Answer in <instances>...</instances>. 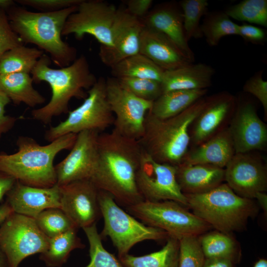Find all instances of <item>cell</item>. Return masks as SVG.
Masks as SVG:
<instances>
[{"instance_id": "1", "label": "cell", "mask_w": 267, "mask_h": 267, "mask_svg": "<svg viewBox=\"0 0 267 267\" xmlns=\"http://www.w3.org/2000/svg\"><path fill=\"white\" fill-rule=\"evenodd\" d=\"M98 150L97 163L90 179L97 188L125 208L144 200L136 183L142 150L138 141L112 130L99 134Z\"/></svg>"}, {"instance_id": "2", "label": "cell", "mask_w": 267, "mask_h": 267, "mask_svg": "<svg viewBox=\"0 0 267 267\" xmlns=\"http://www.w3.org/2000/svg\"><path fill=\"white\" fill-rule=\"evenodd\" d=\"M51 62L50 57L44 53L30 73L34 82H46L51 89L50 101L31 112L33 119L44 124H49L54 117L68 113L70 100L86 98L87 92L84 90L90 89L97 81L83 54L70 65L60 69L51 68Z\"/></svg>"}, {"instance_id": "3", "label": "cell", "mask_w": 267, "mask_h": 267, "mask_svg": "<svg viewBox=\"0 0 267 267\" xmlns=\"http://www.w3.org/2000/svg\"><path fill=\"white\" fill-rule=\"evenodd\" d=\"M78 6L44 12L29 11L15 4L5 12L12 30L23 44L37 45L50 55L56 65L63 68L77 59L76 48L63 41L61 34L68 17L77 10Z\"/></svg>"}, {"instance_id": "4", "label": "cell", "mask_w": 267, "mask_h": 267, "mask_svg": "<svg viewBox=\"0 0 267 267\" xmlns=\"http://www.w3.org/2000/svg\"><path fill=\"white\" fill-rule=\"evenodd\" d=\"M76 137L67 134L42 145L31 137L20 136L16 152L0 153V172L25 185L51 187L56 184L54 160L61 151L71 149Z\"/></svg>"}, {"instance_id": "5", "label": "cell", "mask_w": 267, "mask_h": 267, "mask_svg": "<svg viewBox=\"0 0 267 267\" xmlns=\"http://www.w3.org/2000/svg\"><path fill=\"white\" fill-rule=\"evenodd\" d=\"M210 96L203 97L179 114L165 119L149 112L144 132L138 140L142 149L155 161L177 166L189 150L190 127L208 103Z\"/></svg>"}, {"instance_id": "6", "label": "cell", "mask_w": 267, "mask_h": 267, "mask_svg": "<svg viewBox=\"0 0 267 267\" xmlns=\"http://www.w3.org/2000/svg\"><path fill=\"white\" fill-rule=\"evenodd\" d=\"M184 195L192 213L222 232L244 229L249 218L258 214L253 199L238 195L226 183L205 193Z\"/></svg>"}, {"instance_id": "7", "label": "cell", "mask_w": 267, "mask_h": 267, "mask_svg": "<svg viewBox=\"0 0 267 267\" xmlns=\"http://www.w3.org/2000/svg\"><path fill=\"white\" fill-rule=\"evenodd\" d=\"M98 201L104 226L101 238L109 237L119 259L129 254L136 244L146 240H161L170 236L165 231L145 225L125 212L106 192L99 190Z\"/></svg>"}, {"instance_id": "8", "label": "cell", "mask_w": 267, "mask_h": 267, "mask_svg": "<svg viewBox=\"0 0 267 267\" xmlns=\"http://www.w3.org/2000/svg\"><path fill=\"white\" fill-rule=\"evenodd\" d=\"M125 209L145 225L163 230L178 240L187 236H200L212 228L184 206L172 200H143Z\"/></svg>"}, {"instance_id": "9", "label": "cell", "mask_w": 267, "mask_h": 267, "mask_svg": "<svg viewBox=\"0 0 267 267\" xmlns=\"http://www.w3.org/2000/svg\"><path fill=\"white\" fill-rule=\"evenodd\" d=\"M78 107L68 112L67 118L50 127L45 139L51 142L63 135L85 131H105L113 125L114 117L107 101L106 80L99 78L88 90L87 96Z\"/></svg>"}, {"instance_id": "10", "label": "cell", "mask_w": 267, "mask_h": 267, "mask_svg": "<svg viewBox=\"0 0 267 267\" xmlns=\"http://www.w3.org/2000/svg\"><path fill=\"white\" fill-rule=\"evenodd\" d=\"M48 242L32 218L13 212L0 225V246L9 267H18L26 258L43 253Z\"/></svg>"}, {"instance_id": "11", "label": "cell", "mask_w": 267, "mask_h": 267, "mask_svg": "<svg viewBox=\"0 0 267 267\" xmlns=\"http://www.w3.org/2000/svg\"><path fill=\"white\" fill-rule=\"evenodd\" d=\"M106 93L114 115L113 130L127 137L139 140L143 134L146 115L153 102L136 97L114 77L106 80Z\"/></svg>"}, {"instance_id": "12", "label": "cell", "mask_w": 267, "mask_h": 267, "mask_svg": "<svg viewBox=\"0 0 267 267\" xmlns=\"http://www.w3.org/2000/svg\"><path fill=\"white\" fill-rule=\"evenodd\" d=\"M117 8L101 0H83L77 10L68 17L62 36L74 34L77 40L85 35L95 38L101 45H112L111 33Z\"/></svg>"}, {"instance_id": "13", "label": "cell", "mask_w": 267, "mask_h": 267, "mask_svg": "<svg viewBox=\"0 0 267 267\" xmlns=\"http://www.w3.org/2000/svg\"><path fill=\"white\" fill-rule=\"evenodd\" d=\"M142 150L136 183L143 200H172L187 207V198L177 181L176 166L157 162Z\"/></svg>"}, {"instance_id": "14", "label": "cell", "mask_w": 267, "mask_h": 267, "mask_svg": "<svg viewBox=\"0 0 267 267\" xmlns=\"http://www.w3.org/2000/svg\"><path fill=\"white\" fill-rule=\"evenodd\" d=\"M99 134L95 131H85L77 134L69 153L54 166L58 185L91 179L98 161Z\"/></svg>"}, {"instance_id": "15", "label": "cell", "mask_w": 267, "mask_h": 267, "mask_svg": "<svg viewBox=\"0 0 267 267\" xmlns=\"http://www.w3.org/2000/svg\"><path fill=\"white\" fill-rule=\"evenodd\" d=\"M60 189V208L77 228L96 223L101 216L99 190L90 179L75 181Z\"/></svg>"}, {"instance_id": "16", "label": "cell", "mask_w": 267, "mask_h": 267, "mask_svg": "<svg viewBox=\"0 0 267 267\" xmlns=\"http://www.w3.org/2000/svg\"><path fill=\"white\" fill-rule=\"evenodd\" d=\"M144 27L142 20L130 14L125 8L117 9L112 28V45H100L101 62L111 67L123 59L139 53V40Z\"/></svg>"}, {"instance_id": "17", "label": "cell", "mask_w": 267, "mask_h": 267, "mask_svg": "<svg viewBox=\"0 0 267 267\" xmlns=\"http://www.w3.org/2000/svg\"><path fill=\"white\" fill-rule=\"evenodd\" d=\"M224 169L226 183L238 195L253 199L266 191V166L249 152L235 153Z\"/></svg>"}, {"instance_id": "18", "label": "cell", "mask_w": 267, "mask_h": 267, "mask_svg": "<svg viewBox=\"0 0 267 267\" xmlns=\"http://www.w3.org/2000/svg\"><path fill=\"white\" fill-rule=\"evenodd\" d=\"M235 153H248L265 149L267 144L266 125L259 118L249 101H238L228 128Z\"/></svg>"}, {"instance_id": "19", "label": "cell", "mask_w": 267, "mask_h": 267, "mask_svg": "<svg viewBox=\"0 0 267 267\" xmlns=\"http://www.w3.org/2000/svg\"><path fill=\"white\" fill-rule=\"evenodd\" d=\"M236 105V98L229 92L210 96L208 103L190 127V142L198 145L220 131L222 125L233 115Z\"/></svg>"}, {"instance_id": "20", "label": "cell", "mask_w": 267, "mask_h": 267, "mask_svg": "<svg viewBox=\"0 0 267 267\" xmlns=\"http://www.w3.org/2000/svg\"><path fill=\"white\" fill-rule=\"evenodd\" d=\"M6 197V202L13 212L33 219L45 209L60 208V189L57 184L44 188L25 185L16 181Z\"/></svg>"}, {"instance_id": "21", "label": "cell", "mask_w": 267, "mask_h": 267, "mask_svg": "<svg viewBox=\"0 0 267 267\" xmlns=\"http://www.w3.org/2000/svg\"><path fill=\"white\" fill-rule=\"evenodd\" d=\"M139 53L164 71L192 63L166 36L145 26L140 37Z\"/></svg>"}, {"instance_id": "22", "label": "cell", "mask_w": 267, "mask_h": 267, "mask_svg": "<svg viewBox=\"0 0 267 267\" xmlns=\"http://www.w3.org/2000/svg\"><path fill=\"white\" fill-rule=\"evenodd\" d=\"M144 26L161 33L171 40L192 63L194 54L188 43L183 29L180 7L174 3L159 5L142 19Z\"/></svg>"}, {"instance_id": "23", "label": "cell", "mask_w": 267, "mask_h": 267, "mask_svg": "<svg viewBox=\"0 0 267 267\" xmlns=\"http://www.w3.org/2000/svg\"><path fill=\"white\" fill-rule=\"evenodd\" d=\"M235 154L228 128L222 129L201 144L188 150L181 163L209 164L224 168Z\"/></svg>"}, {"instance_id": "24", "label": "cell", "mask_w": 267, "mask_h": 267, "mask_svg": "<svg viewBox=\"0 0 267 267\" xmlns=\"http://www.w3.org/2000/svg\"><path fill=\"white\" fill-rule=\"evenodd\" d=\"M176 167L177 181L184 194L206 192L224 180V168L214 165L181 163Z\"/></svg>"}, {"instance_id": "25", "label": "cell", "mask_w": 267, "mask_h": 267, "mask_svg": "<svg viewBox=\"0 0 267 267\" xmlns=\"http://www.w3.org/2000/svg\"><path fill=\"white\" fill-rule=\"evenodd\" d=\"M215 74L211 66L202 63L188 64L164 71L161 81L163 92L177 90L207 89L212 85Z\"/></svg>"}, {"instance_id": "26", "label": "cell", "mask_w": 267, "mask_h": 267, "mask_svg": "<svg viewBox=\"0 0 267 267\" xmlns=\"http://www.w3.org/2000/svg\"><path fill=\"white\" fill-rule=\"evenodd\" d=\"M33 82L28 73L0 74V90L15 105L24 103L34 107L45 102V98L34 89Z\"/></svg>"}, {"instance_id": "27", "label": "cell", "mask_w": 267, "mask_h": 267, "mask_svg": "<svg viewBox=\"0 0 267 267\" xmlns=\"http://www.w3.org/2000/svg\"><path fill=\"white\" fill-rule=\"evenodd\" d=\"M207 92V89L177 90L164 92L153 102L149 112L161 119L175 116L204 97Z\"/></svg>"}, {"instance_id": "28", "label": "cell", "mask_w": 267, "mask_h": 267, "mask_svg": "<svg viewBox=\"0 0 267 267\" xmlns=\"http://www.w3.org/2000/svg\"><path fill=\"white\" fill-rule=\"evenodd\" d=\"M119 261L124 267H178L179 240L169 237L158 251L141 256L128 254Z\"/></svg>"}, {"instance_id": "29", "label": "cell", "mask_w": 267, "mask_h": 267, "mask_svg": "<svg viewBox=\"0 0 267 267\" xmlns=\"http://www.w3.org/2000/svg\"><path fill=\"white\" fill-rule=\"evenodd\" d=\"M205 258H222L238 262L241 251L237 241L229 233L219 231L205 232L198 236Z\"/></svg>"}, {"instance_id": "30", "label": "cell", "mask_w": 267, "mask_h": 267, "mask_svg": "<svg viewBox=\"0 0 267 267\" xmlns=\"http://www.w3.org/2000/svg\"><path fill=\"white\" fill-rule=\"evenodd\" d=\"M78 228L49 238L47 248L40 254V259L48 267H60L67 261L70 253L76 249H83L85 245L77 235Z\"/></svg>"}, {"instance_id": "31", "label": "cell", "mask_w": 267, "mask_h": 267, "mask_svg": "<svg viewBox=\"0 0 267 267\" xmlns=\"http://www.w3.org/2000/svg\"><path fill=\"white\" fill-rule=\"evenodd\" d=\"M114 78H136L161 82L164 70L144 55L138 53L112 66Z\"/></svg>"}, {"instance_id": "32", "label": "cell", "mask_w": 267, "mask_h": 267, "mask_svg": "<svg viewBox=\"0 0 267 267\" xmlns=\"http://www.w3.org/2000/svg\"><path fill=\"white\" fill-rule=\"evenodd\" d=\"M44 51L24 45L9 49L0 56V74H30Z\"/></svg>"}, {"instance_id": "33", "label": "cell", "mask_w": 267, "mask_h": 267, "mask_svg": "<svg viewBox=\"0 0 267 267\" xmlns=\"http://www.w3.org/2000/svg\"><path fill=\"white\" fill-rule=\"evenodd\" d=\"M200 28L208 44L215 46L223 37L237 35L238 24L234 23L224 12L208 11L204 16Z\"/></svg>"}, {"instance_id": "34", "label": "cell", "mask_w": 267, "mask_h": 267, "mask_svg": "<svg viewBox=\"0 0 267 267\" xmlns=\"http://www.w3.org/2000/svg\"><path fill=\"white\" fill-rule=\"evenodd\" d=\"M224 12L230 18L267 27V0H244L229 6Z\"/></svg>"}, {"instance_id": "35", "label": "cell", "mask_w": 267, "mask_h": 267, "mask_svg": "<svg viewBox=\"0 0 267 267\" xmlns=\"http://www.w3.org/2000/svg\"><path fill=\"white\" fill-rule=\"evenodd\" d=\"M183 20L184 34L188 42L192 38L200 39L203 37L200 21L208 12L207 0H182L178 2Z\"/></svg>"}, {"instance_id": "36", "label": "cell", "mask_w": 267, "mask_h": 267, "mask_svg": "<svg viewBox=\"0 0 267 267\" xmlns=\"http://www.w3.org/2000/svg\"><path fill=\"white\" fill-rule=\"evenodd\" d=\"M34 219L39 228L48 238H53L72 228H77L60 208L45 209L41 212Z\"/></svg>"}, {"instance_id": "37", "label": "cell", "mask_w": 267, "mask_h": 267, "mask_svg": "<svg viewBox=\"0 0 267 267\" xmlns=\"http://www.w3.org/2000/svg\"><path fill=\"white\" fill-rule=\"evenodd\" d=\"M83 229L88 240L90 258L89 264L86 267H124L114 255L104 247L96 223Z\"/></svg>"}, {"instance_id": "38", "label": "cell", "mask_w": 267, "mask_h": 267, "mask_svg": "<svg viewBox=\"0 0 267 267\" xmlns=\"http://www.w3.org/2000/svg\"><path fill=\"white\" fill-rule=\"evenodd\" d=\"M117 80L123 88L145 100L153 102L163 93L161 83L158 81L136 78H121Z\"/></svg>"}, {"instance_id": "39", "label": "cell", "mask_w": 267, "mask_h": 267, "mask_svg": "<svg viewBox=\"0 0 267 267\" xmlns=\"http://www.w3.org/2000/svg\"><path fill=\"white\" fill-rule=\"evenodd\" d=\"M199 236H187L179 240L178 267H203L205 259Z\"/></svg>"}, {"instance_id": "40", "label": "cell", "mask_w": 267, "mask_h": 267, "mask_svg": "<svg viewBox=\"0 0 267 267\" xmlns=\"http://www.w3.org/2000/svg\"><path fill=\"white\" fill-rule=\"evenodd\" d=\"M21 45L24 44L12 30L6 12L0 8V56L6 51Z\"/></svg>"}, {"instance_id": "41", "label": "cell", "mask_w": 267, "mask_h": 267, "mask_svg": "<svg viewBox=\"0 0 267 267\" xmlns=\"http://www.w3.org/2000/svg\"><path fill=\"white\" fill-rule=\"evenodd\" d=\"M263 70H260L245 83L243 89L255 96L262 104L267 118V82L263 78Z\"/></svg>"}, {"instance_id": "42", "label": "cell", "mask_w": 267, "mask_h": 267, "mask_svg": "<svg viewBox=\"0 0 267 267\" xmlns=\"http://www.w3.org/2000/svg\"><path fill=\"white\" fill-rule=\"evenodd\" d=\"M83 0H16L19 4L28 6L41 12H54L78 6Z\"/></svg>"}, {"instance_id": "43", "label": "cell", "mask_w": 267, "mask_h": 267, "mask_svg": "<svg viewBox=\"0 0 267 267\" xmlns=\"http://www.w3.org/2000/svg\"><path fill=\"white\" fill-rule=\"evenodd\" d=\"M237 35L246 42L258 45H263L267 41V32L261 27L243 23L238 25Z\"/></svg>"}, {"instance_id": "44", "label": "cell", "mask_w": 267, "mask_h": 267, "mask_svg": "<svg viewBox=\"0 0 267 267\" xmlns=\"http://www.w3.org/2000/svg\"><path fill=\"white\" fill-rule=\"evenodd\" d=\"M11 100L0 90V138L14 126L17 119L5 114V107Z\"/></svg>"}, {"instance_id": "45", "label": "cell", "mask_w": 267, "mask_h": 267, "mask_svg": "<svg viewBox=\"0 0 267 267\" xmlns=\"http://www.w3.org/2000/svg\"><path fill=\"white\" fill-rule=\"evenodd\" d=\"M152 3V0H130L125 9L133 16L142 20L149 12Z\"/></svg>"}, {"instance_id": "46", "label": "cell", "mask_w": 267, "mask_h": 267, "mask_svg": "<svg viewBox=\"0 0 267 267\" xmlns=\"http://www.w3.org/2000/svg\"><path fill=\"white\" fill-rule=\"evenodd\" d=\"M16 181L12 177L0 172V201L11 189Z\"/></svg>"}, {"instance_id": "47", "label": "cell", "mask_w": 267, "mask_h": 267, "mask_svg": "<svg viewBox=\"0 0 267 267\" xmlns=\"http://www.w3.org/2000/svg\"><path fill=\"white\" fill-rule=\"evenodd\" d=\"M203 267H234V263L226 259L205 258Z\"/></svg>"}, {"instance_id": "48", "label": "cell", "mask_w": 267, "mask_h": 267, "mask_svg": "<svg viewBox=\"0 0 267 267\" xmlns=\"http://www.w3.org/2000/svg\"><path fill=\"white\" fill-rule=\"evenodd\" d=\"M13 212L12 209L6 201L0 205V225Z\"/></svg>"}, {"instance_id": "49", "label": "cell", "mask_w": 267, "mask_h": 267, "mask_svg": "<svg viewBox=\"0 0 267 267\" xmlns=\"http://www.w3.org/2000/svg\"><path fill=\"white\" fill-rule=\"evenodd\" d=\"M255 198L258 200L259 204L267 214V195L265 192H259L256 195Z\"/></svg>"}, {"instance_id": "50", "label": "cell", "mask_w": 267, "mask_h": 267, "mask_svg": "<svg viewBox=\"0 0 267 267\" xmlns=\"http://www.w3.org/2000/svg\"><path fill=\"white\" fill-rule=\"evenodd\" d=\"M15 4L14 0H0V8L6 11L8 8Z\"/></svg>"}, {"instance_id": "51", "label": "cell", "mask_w": 267, "mask_h": 267, "mask_svg": "<svg viewBox=\"0 0 267 267\" xmlns=\"http://www.w3.org/2000/svg\"><path fill=\"white\" fill-rule=\"evenodd\" d=\"M0 267H9L7 258L0 246Z\"/></svg>"}, {"instance_id": "52", "label": "cell", "mask_w": 267, "mask_h": 267, "mask_svg": "<svg viewBox=\"0 0 267 267\" xmlns=\"http://www.w3.org/2000/svg\"><path fill=\"white\" fill-rule=\"evenodd\" d=\"M254 267H267V261L261 259L256 262Z\"/></svg>"}]
</instances>
